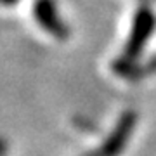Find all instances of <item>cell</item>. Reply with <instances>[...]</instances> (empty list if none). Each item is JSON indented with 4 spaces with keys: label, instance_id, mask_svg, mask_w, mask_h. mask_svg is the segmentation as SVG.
I'll return each mask as SVG.
<instances>
[{
    "label": "cell",
    "instance_id": "obj_1",
    "mask_svg": "<svg viewBox=\"0 0 156 156\" xmlns=\"http://www.w3.org/2000/svg\"><path fill=\"white\" fill-rule=\"evenodd\" d=\"M156 30V16L153 14L149 7H139L132 21V30L128 35V40L123 47L122 56L130 61H137L140 52L144 50L146 44L149 42L151 35Z\"/></svg>",
    "mask_w": 156,
    "mask_h": 156
},
{
    "label": "cell",
    "instance_id": "obj_2",
    "mask_svg": "<svg viewBox=\"0 0 156 156\" xmlns=\"http://www.w3.org/2000/svg\"><path fill=\"white\" fill-rule=\"evenodd\" d=\"M137 123V113L135 111H125L122 116L118 118L115 128L111 134L106 137L101 147H97V154L99 156H120L125 149L127 142L132 137V132Z\"/></svg>",
    "mask_w": 156,
    "mask_h": 156
},
{
    "label": "cell",
    "instance_id": "obj_3",
    "mask_svg": "<svg viewBox=\"0 0 156 156\" xmlns=\"http://www.w3.org/2000/svg\"><path fill=\"white\" fill-rule=\"evenodd\" d=\"M33 17L38 26L45 30L57 40H66L69 37V28L62 19L54 0H35L33 4Z\"/></svg>",
    "mask_w": 156,
    "mask_h": 156
},
{
    "label": "cell",
    "instance_id": "obj_4",
    "mask_svg": "<svg viewBox=\"0 0 156 156\" xmlns=\"http://www.w3.org/2000/svg\"><path fill=\"white\" fill-rule=\"evenodd\" d=\"M19 0H0V5H14Z\"/></svg>",
    "mask_w": 156,
    "mask_h": 156
},
{
    "label": "cell",
    "instance_id": "obj_5",
    "mask_svg": "<svg viewBox=\"0 0 156 156\" xmlns=\"http://www.w3.org/2000/svg\"><path fill=\"white\" fill-rule=\"evenodd\" d=\"M5 154V142L0 139V156H4Z\"/></svg>",
    "mask_w": 156,
    "mask_h": 156
}]
</instances>
